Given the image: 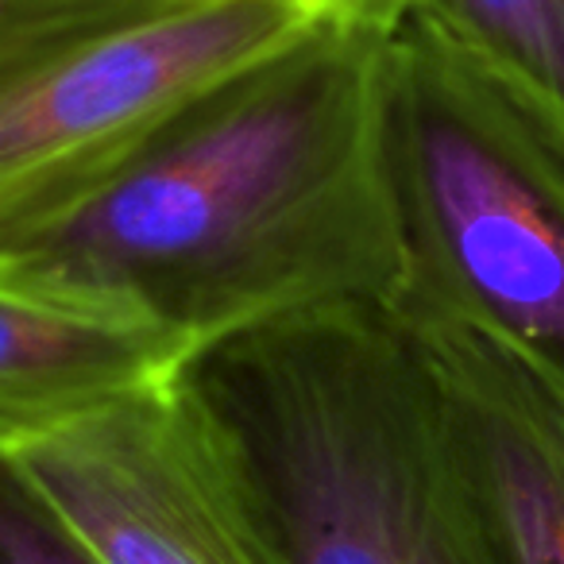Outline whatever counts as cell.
I'll list each match as a JSON object with an SVG mask.
<instances>
[{
    "label": "cell",
    "mask_w": 564,
    "mask_h": 564,
    "mask_svg": "<svg viewBox=\"0 0 564 564\" xmlns=\"http://www.w3.org/2000/svg\"><path fill=\"white\" fill-rule=\"evenodd\" d=\"M399 24L337 12L197 97L140 155L0 248V267L101 291L197 352L337 306H394L387 159Z\"/></svg>",
    "instance_id": "obj_1"
},
{
    "label": "cell",
    "mask_w": 564,
    "mask_h": 564,
    "mask_svg": "<svg viewBox=\"0 0 564 564\" xmlns=\"http://www.w3.org/2000/svg\"><path fill=\"white\" fill-rule=\"evenodd\" d=\"M182 379L279 564H502L430 364L391 306L236 333Z\"/></svg>",
    "instance_id": "obj_2"
},
{
    "label": "cell",
    "mask_w": 564,
    "mask_h": 564,
    "mask_svg": "<svg viewBox=\"0 0 564 564\" xmlns=\"http://www.w3.org/2000/svg\"><path fill=\"white\" fill-rule=\"evenodd\" d=\"M387 159L406 256L394 314L471 325L564 387V143L476 58L402 17Z\"/></svg>",
    "instance_id": "obj_3"
},
{
    "label": "cell",
    "mask_w": 564,
    "mask_h": 564,
    "mask_svg": "<svg viewBox=\"0 0 564 564\" xmlns=\"http://www.w3.org/2000/svg\"><path fill=\"white\" fill-rule=\"evenodd\" d=\"M329 17L322 0H24L0 40V248Z\"/></svg>",
    "instance_id": "obj_4"
},
{
    "label": "cell",
    "mask_w": 564,
    "mask_h": 564,
    "mask_svg": "<svg viewBox=\"0 0 564 564\" xmlns=\"http://www.w3.org/2000/svg\"><path fill=\"white\" fill-rule=\"evenodd\" d=\"M17 460L105 564H279L186 379Z\"/></svg>",
    "instance_id": "obj_5"
},
{
    "label": "cell",
    "mask_w": 564,
    "mask_h": 564,
    "mask_svg": "<svg viewBox=\"0 0 564 564\" xmlns=\"http://www.w3.org/2000/svg\"><path fill=\"white\" fill-rule=\"evenodd\" d=\"M422 348L456 460L502 564H564V387L502 340L399 314Z\"/></svg>",
    "instance_id": "obj_6"
},
{
    "label": "cell",
    "mask_w": 564,
    "mask_h": 564,
    "mask_svg": "<svg viewBox=\"0 0 564 564\" xmlns=\"http://www.w3.org/2000/svg\"><path fill=\"white\" fill-rule=\"evenodd\" d=\"M194 356V340L132 302L0 267V453L178 383Z\"/></svg>",
    "instance_id": "obj_7"
},
{
    "label": "cell",
    "mask_w": 564,
    "mask_h": 564,
    "mask_svg": "<svg viewBox=\"0 0 564 564\" xmlns=\"http://www.w3.org/2000/svg\"><path fill=\"white\" fill-rule=\"evenodd\" d=\"M564 143V0H410Z\"/></svg>",
    "instance_id": "obj_8"
},
{
    "label": "cell",
    "mask_w": 564,
    "mask_h": 564,
    "mask_svg": "<svg viewBox=\"0 0 564 564\" xmlns=\"http://www.w3.org/2000/svg\"><path fill=\"white\" fill-rule=\"evenodd\" d=\"M0 564H105L9 453H0Z\"/></svg>",
    "instance_id": "obj_9"
},
{
    "label": "cell",
    "mask_w": 564,
    "mask_h": 564,
    "mask_svg": "<svg viewBox=\"0 0 564 564\" xmlns=\"http://www.w3.org/2000/svg\"><path fill=\"white\" fill-rule=\"evenodd\" d=\"M337 12H352V17H368L379 24H399L410 12V0H322Z\"/></svg>",
    "instance_id": "obj_10"
},
{
    "label": "cell",
    "mask_w": 564,
    "mask_h": 564,
    "mask_svg": "<svg viewBox=\"0 0 564 564\" xmlns=\"http://www.w3.org/2000/svg\"><path fill=\"white\" fill-rule=\"evenodd\" d=\"M20 9H24V0H0V40L12 32V24H17Z\"/></svg>",
    "instance_id": "obj_11"
}]
</instances>
